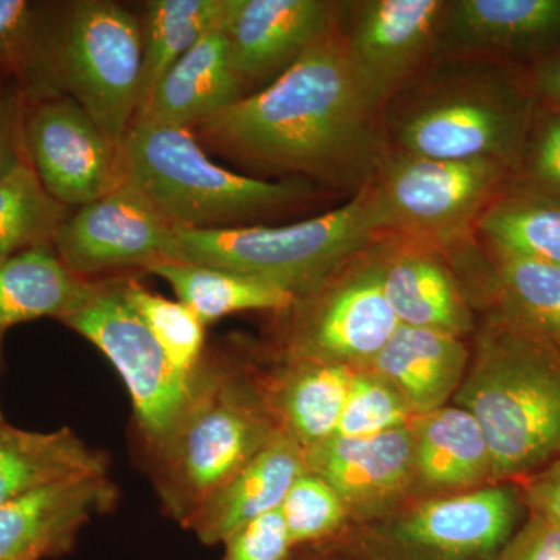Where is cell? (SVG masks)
<instances>
[{
    "instance_id": "9a60e30c",
    "label": "cell",
    "mask_w": 560,
    "mask_h": 560,
    "mask_svg": "<svg viewBox=\"0 0 560 560\" xmlns=\"http://www.w3.org/2000/svg\"><path fill=\"white\" fill-rule=\"evenodd\" d=\"M342 7L331 0H226L224 35L245 95L337 31Z\"/></svg>"
},
{
    "instance_id": "83f0119b",
    "label": "cell",
    "mask_w": 560,
    "mask_h": 560,
    "mask_svg": "<svg viewBox=\"0 0 560 560\" xmlns=\"http://www.w3.org/2000/svg\"><path fill=\"white\" fill-rule=\"evenodd\" d=\"M488 249L560 268V198L510 180L478 220Z\"/></svg>"
},
{
    "instance_id": "60d3db41",
    "label": "cell",
    "mask_w": 560,
    "mask_h": 560,
    "mask_svg": "<svg viewBox=\"0 0 560 560\" xmlns=\"http://www.w3.org/2000/svg\"><path fill=\"white\" fill-rule=\"evenodd\" d=\"M525 68L537 106L560 110V51Z\"/></svg>"
},
{
    "instance_id": "d590c367",
    "label": "cell",
    "mask_w": 560,
    "mask_h": 560,
    "mask_svg": "<svg viewBox=\"0 0 560 560\" xmlns=\"http://www.w3.org/2000/svg\"><path fill=\"white\" fill-rule=\"evenodd\" d=\"M512 179L560 198V110L537 106L521 164Z\"/></svg>"
},
{
    "instance_id": "30bf717a",
    "label": "cell",
    "mask_w": 560,
    "mask_h": 560,
    "mask_svg": "<svg viewBox=\"0 0 560 560\" xmlns=\"http://www.w3.org/2000/svg\"><path fill=\"white\" fill-rule=\"evenodd\" d=\"M94 345L119 372L151 451L160 448L189 407L197 374H180L120 290V279L97 280L91 296L61 320Z\"/></svg>"
},
{
    "instance_id": "e575fe53",
    "label": "cell",
    "mask_w": 560,
    "mask_h": 560,
    "mask_svg": "<svg viewBox=\"0 0 560 560\" xmlns=\"http://www.w3.org/2000/svg\"><path fill=\"white\" fill-rule=\"evenodd\" d=\"M279 512L293 548L334 536L348 517V508L337 490L311 470L293 482Z\"/></svg>"
},
{
    "instance_id": "8992f818",
    "label": "cell",
    "mask_w": 560,
    "mask_h": 560,
    "mask_svg": "<svg viewBox=\"0 0 560 560\" xmlns=\"http://www.w3.org/2000/svg\"><path fill=\"white\" fill-rule=\"evenodd\" d=\"M382 235L370 179L340 208L293 224L202 231L175 228L164 260L242 272L300 298Z\"/></svg>"
},
{
    "instance_id": "8d00e7d4",
    "label": "cell",
    "mask_w": 560,
    "mask_h": 560,
    "mask_svg": "<svg viewBox=\"0 0 560 560\" xmlns=\"http://www.w3.org/2000/svg\"><path fill=\"white\" fill-rule=\"evenodd\" d=\"M223 544V560H290L294 550L279 511L235 530Z\"/></svg>"
},
{
    "instance_id": "484cf974",
    "label": "cell",
    "mask_w": 560,
    "mask_h": 560,
    "mask_svg": "<svg viewBox=\"0 0 560 560\" xmlns=\"http://www.w3.org/2000/svg\"><path fill=\"white\" fill-rule=\"evenodd\" d=\"M416 475L433 488H474L492 480V463L480 423L460 407L416 416Z\"/></svg>"
},
{
    "instance_id": "4316f807",
    "label": "cell",
    "mask_w": 560,
    "mask_h": 560,
    "mask_svg": "<svg viewBox=\"0 0 560 560\" xmlns=\"http://www.w3.org/2000/svg\"><path fill=\"white\" fill-rule=\"evenodd\" d=\"M147 271L164 279L206 327L234 313H282L296 301L290 291L267 280L208 265L161 260Z\"/></svg>"
},
{
    "instance_id": "ffe728a7",
    "label": "cell",
    "mask_w": 560,
    "mask_h": 560,
    "mask_svg": "<svg viewBox=\"0 0 560 560\" xmlns=\"http://www.w3.org/2000/svg\"><path fill=\"white\" fill-rule=\"evenodd\" d=\"M243 95L241 81L232 69L221 18L219 24L162 77L135 120L194 130L241 101Z\"/></svg>"
},
{
    "instance_id": "f1b7e54d",
    "label": "cell",
    "mask_w": 560,
    "mask_h": 560,
    "mask_svg": "<svg viewBox=\"0 0 560 560\" xmlns=\"http://www.w3.org/2000/svg\"><path fill=\"white\" fill-rule=\"evenodd\" d=\"M142 20L139 109L162 77L223 18L226 0H150Z\"/></svg>"
},
{
    "instance_id": "4dcf8cb0",
    "label": "cell",
    "mask_w": 560,
    "mask_h": 560,
    "mask_svg": "<svg viewBox=\"0 0 560 560\" xmlns=\"http://www.w3.org/2000/svg\"><path fill=\"white\" fill-rule=\"evenodd\" d=\"M70 209L47 194L27 161L0 179V260L51 245Z\"/></svg>"
},
{
    "instance_id": "5b68a950",
    "label": "cell",
    "mask_w": 560,
    "mask_h": 560,
    "mask_svg": "<svg viewBox=\"0 0 560 560\" xmlns=\"http://www.w3.org/2000/svg\"><path fill=\"white\" fill-rule=\"evenodd\" d=\"M267 405L241 377L205 355L194 396L154 451V482L165 511L189 529L198 512L278 431Z\"/></svg>"
},
{
    "instance_id": "cb8c5ba5",
    "label": "cell",
    "mask_w": 560,
    "mask_h": 560,
    "mask_svg": "<svg viewBox=\"0 0 560 560\" xmlns=\"http://www.w3.org/2000/svg\"><path fill=\"white\" fill-rule=\"evenodd\" d=\"M97 280L75 275L54 245L21 250L0 260V337L31 320H61L75 312Z\"/></svg>"
},
{
    "instance_id": "6da1fadb",
    "label": "cell",
    "mask_w": 560,
    "mask_h": 560,
    "mask_svg": "<svg viewBox=\"0 0 560 560\" xmlns=\"http://www.w3.org/2000/svg\"><path fill=\"white\" fill-rule=\"evenodd\" d=\"M194 132L205 149L242 164L355 191L385 150L382 116L357 84L340 25L264 90Z\"/></svg>"
},
{
    "instance_id": "52a82bcc",
    "label": "cell",
    "mask_w": 560,
    "mask_h": 560,
    "mask_svg": "<svg viewBox=\"0 0 560 560\" xmlns=\"http://www.w3.org/2000/svg\"><path fill=\"white\" fill-rule=\"evenodd\" d=\"M44 66L68 95L121 147L138 114L142 22L109 0L40 3Z\"/></svg>"
},
{
    "instance_id": "2e32d148",
    "label": "cell",
    "mask_w": 560,
    "mask_h": 560,
    "mask_svg": "<svg viewBox=\"0 0 560 560\" xmlns=\"http://www.w3.org/2000/svg\"><path fill=\"white\" fill-rule=\"evenodd\" d=\"M560 51V0H451L434 58L529 66Z\"/></svg>"
},
{
    "instance_id": "d4e9b609",
    "label": "cell",
    "mask_w": 560,
    "mask_h": 560,
    "mask_svg": "<svg viewBox=\"0 0 560 560\" xmlns=\"http://www.w3.org/2000/svg\"><path fill=\"white\" fill-rule=\"evenodd\" d=\"M108 459L72 430L31 431L0 423V508L70 478L103 474Z\"/></svg>"
},
{
    "instance_id": "277c9868",
    "label": "cell",
    "mask_w": 560,
    "mask_h": 560,
    "mask_svg": "<svg viewBox=\"0 0 560 560\" xmlns=\"http://www.w3.org/2000/svg\"><path fill=\"white\" fill-rule=\"evenodd\" d=\"M121 183L183 230L253 226L307 200L301 179L241 175L210 160L189 128L135 120L120 147Z\"/></svg>"
},
{
    "instance_id": "7a4b0ae2",
    "label": "cell",
    "mask_w": 560,
    "mask_h": 560,
    "mask_svg": "<svg viewBox=\"0 0 560 560\" xmlns=\"http://www.w3.org/2000/svg\"><path fill=\"white\" fill-rule=\"evenodd\" d=\"M536 110L525 66L434 58L383 110V143L429 160L497 161L514 176Z\"/></svg>"
},
{
    "instance_id": "e0dca14e",
    "label": "cell",
    "mask_w": 560,
    "mask_h": 560,
    "mask_svg": "<svg viewBox=\"0 0 560 560\" xmlns=\"http://www.w3.org/2000/svg\"><path fill=\"white\" fill-rule=\"evenodd\" d=\"M109 471L70 478L0 508V560L60 558L95 515L114 506Z\"/></svg>"
},
{
    "instance_id": "f35d334b",
    "label": "cell",
    "mask_w": 560,
    "mask_h": 560,
    "mask_svg": "<svg viewBox=\"0 0 560 560\" xmlns=\"http://www.w3.org/2000/svg\"><path fill=\"white\" fill-rule=\"evenodd\" d=\"M499 560H560V526L530 514L528 523L512 536Z\"/></svg>"
},
{
    "instance_id": "74e56055",
    "label": "cell",
    "mask_w": 560,
    "mask_h": 560,
    "mask_svg": "<svg viewBox=\"0 0 560 560\" xmlns=\"http://www.w3.org/2000/svg\"><path fill=\"white\" fill-rule=\"evenodd\" d=\"M33 101L16 84L0 83V179L25 160L24 121Z\"/></svg>"
},
{
    "instance_id": "3957f363",
    "label": "cell",
    "mask_w": 560,
    "mask_h": 560,
    "mask_svg": "<svg viewBox=\"0 0 560 560\" xmlns=\"http://www.w3.org/2000/svg\"><path fill=\"white\" fill-rule=\"evenodd\" d=\"M456 401L480 423L493 481L560 459V350L500 308L478 335Z\"/></svg>"
},
{
    "instance_id": "9c48e42d",
    "label": "cell",
    "mask_w": 560,
    "mask_h": 560,
    "mask_svg": "<svg viewBox=\"0 0 560 560\" xmlns=\"http://www.w3.org/2000/svg\"><path fill=\"white\" fill-rule=\"evenodd\" d=\"M381 238L349 257L285 311L291 313L289 359L330 361L360 370L396 334L400 323L382 285Z\"/></svg>"
},
{
    "instance_id": "ab89813d",
    "label": "cell",
    "mask_w": 560,
    "mask_h": 560,
    "mask_svg": "<svg viewBox=\"0 0 560 560\" xmlns=\"http://www.w3.org/2000/svg\"><path fill=\"white\" fill-rule=\"evenodd\" d=\"M525 480V499L530 512L560 526V459Z\"/></svg>"
},
{
    "instance_id": "4fadbf2b",
    "label": "cell",
    "mask_w": 560,
    "mask_h": 560,
    "mask_svg": "<svg viewBox=\"0 0 560 560\" xmlns=\"http://www.w3.org/2000/svg\"><path fill=\"white\" fill-rule=\"evenodd\" d=\"M175 228L149 202L121 183L98 200L70 210L55 232L61 260L81 278L125 268H143L165 259Z\"/></svg>"
},
{
    "instance_id": "f546056e",
    "label": "cell",
    "mask_w": 560,
    "mask_h": 560,
    "mask_svg": "<svg viewBox=\"0 0 560 560\" xmlns=\"http://www.w3.org/2000/svg\"><path fill=\"white\" fill-rule=\"evenodd\" d=\"M490 256L500 311L560 350V268L497 250Z\"/></svg>"
},
{
    "instance_id": "8fae6325",
    "label": "cell",
    "mask_w": 560,
    "mask_h": 560,
    "mask_svg": "<svg viewBox=\"0 0 560 560\" xmlns=\"http://www.w3.org/2000/svg\"><path fill=\"white\" fill-rule=\"evenodd\" d=\"M447 0L345 2L340 33L364 98L383 114L433 60Z\"/></svg>"
},
{
    "instance_id": "ac0fdd59",
    "label": "cell",
    "mask_w": 560,
    "mask_h": 560,
    "mask_svg": "<svg viewBox=\"0 0 560 560\" xmlns=\"http://www.w3.org/2000/svg\"><path fill=\"white\" fill-rule=\"evenodd\" d=\"M382 285L400 326L467 334L474 316L451 267L436 246L400 235H382Z\"/></svg>"
},
{
    "instance_id": "7402d4cb",
    "label": "cell",
    "mask_w": 560,
    "mask_h": 560,
    "mask_svg": "<svg viewBox=\"0 0 560 560\" xmlns=\"http://www.w3.org/2000/svg\"><path fill=\"white\" fill-rule=\"evenodd\" d=\"M469 352L456 335L400 326L366 370L396 386L415 416L445 407L466 377Z\"/></svg>"
},
{
    "instance_id": "44dd1931",
    "label": "cell",
    "mask_w": 560,
    "mask_h": 560,
    "mask_svg": "<svg viewBox=\"0 0 560 560\" xmlns=\"http://www.w3.org/2000/svg\"><path fill=\"white\" fill-rule=\"evenodd\" d=\"M307 470L298 442L278 430L198 512L189 529L205 545L223 544L235 530L271 512Z\"/></svg>"
},
{
    "instance_id": "ba28073f",
    "label": "cell",
    "mask_w": 560,
    "mask_h": 560,
    "mask_svg": "<svg viewBox=\"0 0 560 560\" xmlns=\"http://www.w3.org/2000/svg\"><path fill=\"white\" fill-rule=\"evenodd\" d=\"M497 161H442L383 150L372 176L383 235L436 246L451 256L470 245L486 208L510 184Z\"/></svg>"
},
{
    "instance_id": "7c38bea8",
    "label": "cell",
    "mask_w": 560,
    "mask_h": 560,
    "mask_svg": "<svg viewBox=\"0 0 560 560\" xmlns=\"http://www.w3.org/2000/svg\"><path fill=\"white\" fill-rule=\"evenodd\" d=\"M24 151L47 194L70 210L121 184L120 147L68 95L32 103L24 121Z\"/></svg>"
},
{
    "instance_id": "5bb4252c",
    "label": "cell",
    "mask_w": 560,
    "mask_h": 560,
    "mask_svg": "<svg viewBox=\"0 0 560 560\" xmlns=\"http://www.w3.org/2000/svg\"><path fill=\"white\" fill-rule=\"evenodd\" d=\"M518 500L510 486H488L423 501L390 528L399 560H488L512 537Z\"/></svg>"
},
{
    "instance_id": "1f68e13d",
    "label": "cell",
    "mask_w": 560,
    "mask_h": 560,
    "mask_svg": "<svg viewBox=\"0 0 560 560\" xmlns=\"http://www.w3.org/2000/svg\"><path fill=\"white\" fill-rule=\"evenodd\" d=\"M120 290L173 368L180 374H197L206 346V326L197 315L183 302L153 293L136 278H120Z\"/></svg>"
},
{
    "instance_id": "b9f144b4",
    "label": "cell",
    "mask_w": 560,
    "mask_h": 560,
    "mask_svg": "<svg viewBox=\"0 0 560 560\" xmlns=\"http://www.w3.org/2000/svg\"><path fill=\"white\" fill-rule=\"evenodd\" d=\"M3 337H0V371H2ZM7 422L3 418L2 405H0V423Z\"/></svg>"
},
{
    "instance_id": "836d02e7",
    "label": "cell",
    "mask_w": 560,
    "mask_h": 560,
    "mask_svg": "<svg viewBox=\"0 0 560 560\" xmlns=\"http://www.w3.org/2000/svg\"><path fill=\"white\" fill-rule=\"evenodd\" d=\"M416 418L396 386L366 368L353 372L352 382L335 436H374L408 425Z\"/></svg>"
},
{
    "instance_id": "d6986e66",
    "label": "cell",
    "mask_w": 560,
    "mask_h": 560,
    "mask_svg": "<svg viewBox=\"0 0 560 560\" xmlns=\"http://www.w3.org/2000/svg\"><path fill=\"white\" fill-rule=\"evenodd\" d=\"M304 453L307 470L337 490L348 512H372L389 503L416 474L410 425L374 436H334Z\"/></svg>"
},
{
    "instance_id": "d6a6232c",
    "label": "cell",
    "mask_w": 560,
    "mask_h": 560,
    "mask_svg": "<svg viewBox=\"0 0 560 560\" xmlns=\"http://www.w3.org/2000/svg\"><path fill=\"white\" fill-rule=\"evenodd\" d=\"M0 83L16 84L33 102L60 95L44 66L40 2L0 0Z\"/></svg>"
},
{
    "instance_id": "603a6c76",
    "label": "cell",
    "mask_w": 560,
    "mask_h": 560,
    "mask_svg": "<svg viewBox=\"0 0 560 560\" xmlns=\"http://www.w3.org/2000/svg\"><path fill=\"white\" fill-rule=\"evenodd\" d=\"M289 361L265 405L278 429L305 452L337 434L357 368L330 361Z\"/></svg>"
}]
</instances>
